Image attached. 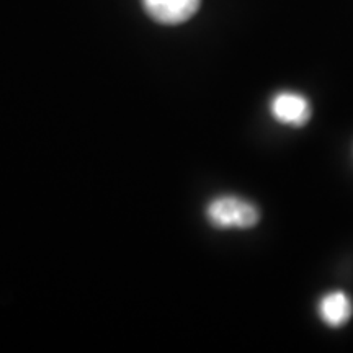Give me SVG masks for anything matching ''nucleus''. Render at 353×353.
Returning a JSON list of instances; mask_svg holds the SVG:
<instances>
[{
  "label": "nucleus",
  "instance_id": "obj_3",
  "mask_svg": "<svg viewBox=\"0 0 353 353\" xmlns=\"http://www.w3.org/2000/svg\"><path fill=\"white\" fill-rule=\"evenodd\" d=\"M143 8L154 21L161 25H180L200 10L201 0H141Z\"/></svg>",
  "mask_w": 353,
  "mask_h": 353
},
{
  "label": "nucleus",
  "instance_id": "obj_1",
  "mask_svg": "<svg viewBox=\"0 0 353 353\" xmlns=\"http://www.w3.org/2000/svg\"><path fill=\"white\" fill-rule=\"evenodd\" d=\"M206 219L216 229H250L257 226L260 211L252 201L236 195L213 198L206 206Z\"/></svg>",
  "mask_w": 353,
  "mask_h": 353
},
{
  "label": "nucleus",
  "instance_id": "obj_2",
  "mask_svg": "<svg viewBox=\"0 0 353 353\" xmlns=\"http://www.w3.org/2000/svg\"><path fill=\"white\" fill-rule=\"evenodd\" d=\"M270 113L273 120L285 126L299 128L311 120V103L303 94L291 90L278 92L270 100Z\"/></svg>",
  "mask_w": 353,
  "mask_h": 353
},
{
  "label": "nucleus",
  "instance_id": "obj_4",
  "mask_svg": "<svg viewBox=\"0 0 353 353\" xmlns=\"http://www.w3.org/2000/svg\"><path fill=\"white\" fill-rule=\"evenodd\" d=\"M317 312L321 321L329 327H342L353 314L352 299L343 291H330L319 299Z\"/></svg>",
  "mask_w": 353,
  "mask_h": 353
}]
</instances>
